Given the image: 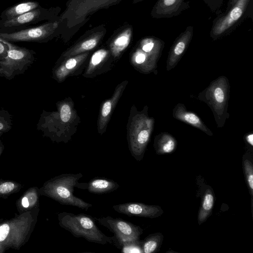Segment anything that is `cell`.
Returning <instances> with one entry per match:
<instances>
[{
	"instance_id": "cell-31",
	"label": "cell",
	"mask_w": 253,
	"mask_h": 253,
	"mask_svg": "<svg viewBox=\"0 0 253 253\" xmlns=\"http://www.w3.org/2000/svg\"><path fill=\"white\" fill-rule=\"evenodd\" d=\"M22 204L23 206L24 207H25V208H28V206L29 205V202H28V198L27 197H24L22 199Z\"/></svg>"
},
{
	"instance_id": "cell-22",
	"label": "cell",
	"mask_w": 253,
	"mask_h": 253,
	"mask_svg": "<svg viewBox=\"0 0 253 253\" xmlns=\"http://www.w3.org/2000/svg\"><path fill=\"white\" fill-rule=\"evenodd\" d=\"M13 124V116L8 111L0 108V136L10 130Z\"/></svg>"
},
{
	"instance_id": "cell-30",
	"label": "cell",
	"mask_w": 253,
	"mask_h": 253,
	"mask_svg": "<svg viewBox=\"0 0 253 253\" xmlns=\"http://www.w3.org/2000/svg\"><path fill=\"white\" fill-rule=\"evenodd\" d=\"M246 140L249 144H250L252 146H253V135L252 133L248 135L247 136Z\"/></svg>"
},
{
	"instance_id": "cell-27",
	"label": "cell",
	"mask_w": 253,
	"mask_h": 253,
	"mask_svg": "<svg viewBox=\"0 0 253 253\" xmlns=\"http://www.w3.org/2000/svg\"><path fill=\"white\" fill-rule=\"evenodd\" d=\"M9 231V227L4 224L0 226V242L4 240L7 237Z\"/></svg>"
},
{
	"instance_id": "cell-2",
	"label": "cell",
	"mask_w": 253,
	"mask_h": 253,
	"mask_svg": "<svg viewBox=\"0 0 253 253\" xmlns=\"http://www.w3.org/2000/svg\"><path fill=\"white\" fill-rule=\"evenodd\" d=\"M60 226L76 238H83L89 242L114 246L113 236L105 235L97 227L93 217L84 213L62 212L58 214Z\"/></svg>"
},
{
	"instance_id": "cell-13",
	"label": "cell",
	"mask_w": 253,
	"mask_h": 253,
	"mask_svg": "<svg viewBox=\"0 0 253 253\" xmlns=\"http://www.w3.org/2000/svg\"><path fill=\"white\" fill-rule=\"evenodd\" d=\"M49 27L42 25L12 33H0V38L11 42H37L47 35Z\"/></svg>"
},
{
	"instance_id": "cell-7",
	"label": "cell",
	"mask_w": 253,
	"mask_h": 253,
	"mask_svg": "<svg viewBox=\"0 0 253 253\" xmlns=\"http://www.w3.org/2000/svg\"><path fill=\"white\" fill-rule=\"evenodd\" d=\"M94 218L101 225L114 234L115 247L120 242L139 240L143 233V229L139 226L122 218H114L110 216Z\"/></svg>"
},
{
	"instance_id": "cell-11",
	"label": "cell",
	"mask_w": 253,
	"mask_h": 253,
	"mask_svg": "<svg viewBox=\"0 0 253 253\" xmlns=\"http://www.w3.org/2000/svg\"><path fill=\"white\" fill-rule=\"evenodd\" d=\"M190 6L186 0H158L151 14L156 18H169L179 15Z\"/></svg>"
},
{
	"instance_id": "cell-23",
	"label": "cell",
	"mask_w": 253,
	"mask_h": 253,
	"mask_svg": "<svg viewBox=\"0 0 253 253\" xmlns=\"http://www.w3.org/2000/svg\"><path fill=\"white\" fill-rule=\"evenodd\" d=\"M244 169L246 180L252 198L253 196V166L251 161L248 159L243 161Z\"/></svg>"
},
{
	"instance_id": "cell-29",
	"label": "cell",
	"mask_w": 253,
	"mask_h": 253,
	"mask_svg": "<svg viewBox=\"0 0 253 253\" xmlns=\"http://www.w3.org/2000/svg\"><path fill=\"white\" fill-rule=\"evenodd\" d=\"M237 0H229L225 11L229 10L233 5H234Z\"/></svg>"
},
{
	"instance_id": "cell-28",
	"label": "cell",
	"mask_w": 253,
	"mask_h": 253,
	"mask_svg": "<svg viewBox=\"0 0 253 253\" xmlns=\"http://www.w3.org/2000/svg\"><path fill=\"white\" fill-rule=\"evenodd\" d=\"M7 47L0 41V60L3 59L7 55Z\"/></svg>"
},
{
	"instance_id": "cell-12",
	"label": "cell",
	"mask_w": 253,
	"mask_h": 253,
	"mask_svg": "<svg viewBox=\"0 0 253 253\" xmlns=\"http://www.w3.org/2000/svg\"><path fill=\"white\" fill-rule=\"evenodd\" d=\"M194 33V27L189 26L175 40L169 52L167 70H171L178 63L189 45Z\"/></svg>"
},
{
	"instance_id": "cell-26",
	"label": "cell",
	"mask_w": 253,
	"mask_h": 253,
	"mask_svg": "<svg viewBox=\"0 0 253 253\" xmlns=\"http://www.w3.org/2000/svg\"><path fill=\"white\" fill-rule=\"evenodd\" d=\"M14 187L13 183L7 182L1 184L0 185V193L1 194H6L11 191Z\"/></svg>"
},
{
	"instance_id": "cell-21",
	"label": "cell",
	"mask_w": 253,
	"mask_h": 253,
	"mask_svg": "<svg viewBox=\"0 0 253 253\" xmlns=\"http://www.w3.org/2000/svg\"><path fill=\"white\" fill-rule=\"evenodd\" d=\"M38 3L34 1H27L19 3L8 9L5 13L7 19L15 17L36 9Z\"/></svg>"
},
{
	"instance_id": "cell-5",
	"label": "cell",
	"mask_w": 253,
	"mask_h": 253,
	"mask_svg": "<svg viewBox=\"0 0 253 253\" xmlns=\"http://www.w3.org/2000/svg\"><path fill=\"white\" fill-rule=\"evenodd\" d=\"M229 85L225 77H220L199 95L211 108L217 125L222 127L226 118Z\"/></svg>"
},
{
	"instance_id": "cell-9",
	"label": "cell",
	"mask_w": 253,
	"mask_h": 253,
	"mask_svg": "<svg viewBox=\"0 0 253 253\" xmlns=\"http://www.w3.org/2000/svg\"><path fill=\"white\" fill-rule=\"evenodd\" d=\"M113 209L120 213L129 216L150 218L160 216L163 213V211L160 206L138 202H127L116 205L113 206Z\"/></svg>"
},
{
	"instance_id": "cell-25",
	"label": "cell",
	"mask_w": 253,
	"mask_h": 253,
	"mask_svg": "<svg viewBox=\"0 0 253 253\" xmlns=\"http://www.w3.org/2000/svg\"><path fill=\"white\" fill-rule=\"evenodd\" d=\"M206 4L212 11H217L222 6L223 0H203Z\"/></svg>"
},
{
	"instance_id": "cell-6",
	"label": "cell",
	"mask_w": 253,
	"mask_h": 253,
	"mask_svg": "<svg viewBox=\"0 0 253 253\" xmlns=\"http://www.w3.org/2000/svg\"><path fill=\"white\" fill-rule=\"evenodd\" d=\"M252 0H238L229 10L214 19L210 36L216 40L229 33L246 15Z\"/></svg>"
},
{
	"instance_id": "cell-1",
	"label": "cell",
	"mask_w": 253,
	"mask_h": 253,
	"mask_svg": "<svg viewBox=\"0 0 253 253\" xmlns=\"http://www.w3.org/2000/svg\"><path fill=\"white\" fill-rule=\"evenodd\" d=\"M146 109L138 111L131 107L127 124V141L132 156L140 161L149 141L153 129L154 120L149 117Z\"/></svg>"
},
{
	"instance_id": "cell-17",
	"label": "cell",
	"mask_w": 253,
	"mask_h": 253,
	"mask_svg": "<svg viewBox=\"0 0 253 253\" xmlns=\"http://www.w3.org/2000/svg\"><path fill=\"white\" fill-rule=\"evenodd\" d=\"M177 145L175 139L168 133H162L156 136L154 146L157 154L170 153L174 151Z\"/></svg>"
},
{
	"instance_id": "cell-4",
	"label": "cell",
	"mask_w": 253,
	"mask_h": 253,
	"mask_svg": "<svg viewBox=\"0 0 253 253\" xmlns=\"http://www.w3.org/2000/svg\"><path fill=\"white\" fill-rule=\"evenodd\" d=\"M82 173H63L54 178L50 183V195L61 204L77 207L87 211L92 205L74 194V188Z\"/></svg>"
},
{
	"instance_id": "cell-19",
	"label": "cell",
	"mask_w": 253,
	"mask_h": 253,
	"mask_svg": "<svg viewBox=\"0 0 253 253\" xmlns=\"http://www.w3.org/2000/svg\"><path fill=\"white\" fill-rule=\"evenodd\" d=\"M39 9H33L23 14L7 19L3 23L5 27L17 26L30 24L34 22L39 16Z\"/></svg>"
},
{
	"instance_id": "cell-3",
	"label": "cell",
	"mask_w": 253,
	"mask_h": 253,
	"mask_svg": "<svg viewBox=\"0 0 253 253\" xmlns=\"http://www.w3.org/2000/svg\"><path fill=\"white\" fill-rule=\"evenodd\" d=\"M0 41L7 47L6 56L0 60V77L11 80L17 76L23 74L33 64L35 52L1 38Z\"/></svg>"
},
{
	"instance_id": "cell-18",
	"label": "cell",
	"mask_w": 253,
	"mask_h": 253,
	"mask_svg": "<svg viewBox=\"0 0 253 253\" xmlns=\"http://www.w3.org/2000/svg\"><path fill=\"white\" fill-rule=\"evenodd\" d=\"M214 194L212 189L209 187L205 191L199 211L198 221L199 225L205 222L211 215L214 203Z\"/></svg>"
},
{
	"instance_id": "cell-10",
	"label": "cell",
	"mask_w": 253,
	"mask_h": 253,
	"mask_svg": "<svg viewBox=\"0 0 253 253\" xmlns=\"http://www.w3.org/2000/svg\"><path fill=\"white\" fill-rule=\"evenodd\" d=\"M127 84L128 81H124L119 84L116 87L112 97L104 101L101 104L97 121V129L100 134L102 135L106 131L113 110Z\"/></svg>"
},
{
	"instance_id": "cell-14",
	"label": "cell",
	"mask_w": 253,
	"mask_h": 253,
	"mask_svg": "<svg viewBox=\"0 0 253 253\" xmlns=\"http://www.w3.org/2000/svg\"><path fill=\"white\" fill-rule=\"evenodd\" d=\"M119 187L117 182L104 177H95L87 182H78L75 186L77 188L96 194L110 193L117 190Z\"/></svg>"
},
{
	"instance_id": "cell-24",
	"label": "cell",
	"mask_w": 253,
	"mask_h": 253,
	"mask_svg": "<svg viewBox=\"0 0 253 253\" xmlns=\"http://www.w3.org/2000/svg\"><path fill=\"white\" fill-rule=\"evenodd\" d=\"M128 43L127 36L123 35L118 37L114 42L113 53L115 57L118 56L120 53L124 49Z\"/></svg>"
},
{
	"instance_id": "cell-20",
	"label": "cell",
	"mask_w": 253,
	"mask_h": 253,
	"mask_svg": "<svg viewBox=\"0 0 253 253\" xmlns=\"http://www.w3.org/2000/svg\"><path fill=\"white\" fill-rule=\"evenodd\" d=\"M163 240V235L160 232L149 235L141 241L143 253H153L159 251Z\"/></svg>"
},
{
	"instance_id": "cell-16",
	"label": "cell",
	"mask_w": 253,
	"mask_h": 253,
	"mask_svg": "<svg viewBox=\"0 0 253 253\" xmlns=\"http://www.w3.org/2000/svg\"><path fill=\"white\" fill-rule=\"evenodd\" d=\"M173 116L174 118L190 125L204 131L210 136L212 132L203 123L200 118L195 113L187 111L183 104H178L173 109Z\"/></svg>"
},
{
	"instance_id": "cell-15",
	"label": "cell",
	"mask_w": 253,
	"mask_h": 253,
	"mask_svg": "<svg viewBox=\"0 0 253 253\" xmlns=\"http://www.w3.org/2000/svg\"><path fill=\"white\" fill-rule=\"evenodd\" d=\"M109 53L104 49L95 52L91 56L83 75L86 78H93L110 69L112 63L108 62Z\"/></svg>"
},
{
	"instance_id": "cell-8",
	"label": "cell",
	"mask_w": 253,
	"mask_h": 253,
	"mask_svg": "<svg viewBox=\"0 0 253 253\" xmlns=\"http://www.w3.org/2000/svg\"><path fill=\"white\" fill-rule=\"evenodd\" d=\"M87 54H79L58 60L52 70V78L58 83L63 82L68 77L78 75L86 66Z\"/></svg>"
}]
</instances>
